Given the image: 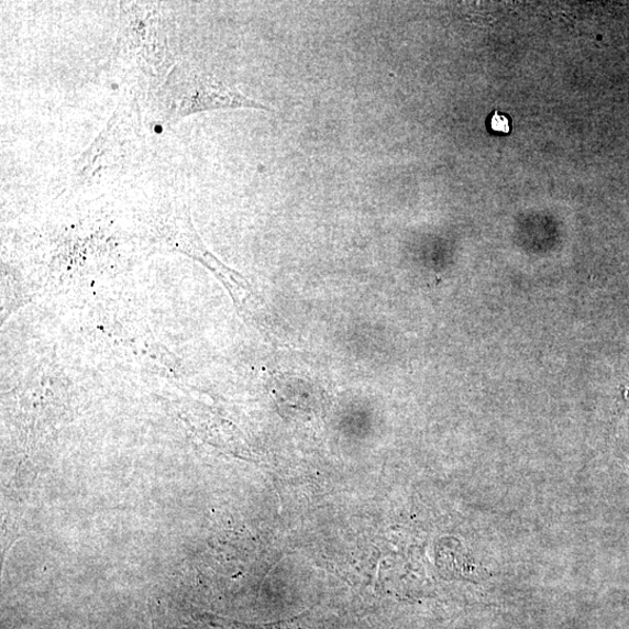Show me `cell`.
<instances>
[{"label":"cell","instance_id":"obj_1","mask_svg":"<svg viewBox=\"0 0 629 629\" xmlns=\"http://www.w3.org/2000/svg\"><path fill=\"white\" fill-rule=\"evenodd\" d=\"M488 125L490 131L499 134H508L512 131V118L498 110L489 115Z\"/></svg>","mask_w":629,"mask_h":629},{"label":"cell","instance_id":"obj_2","mask_svg":"<svg viewBox=\"0 0 629 629\" xmlns=\"http://www.w3.org/2000/svg\"><path fill=\"white\" fill-rule=\"evenodd\" d=\"M629 408V378L620 387V409L625 411Z\"/></svg>","mask_w":629,"mask_h":629}]
</instances>
